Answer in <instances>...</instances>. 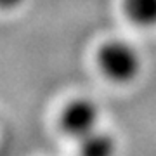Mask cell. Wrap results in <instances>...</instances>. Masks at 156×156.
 Segmentation results:
<instances>
[{"label":"cell","mask_w":156,"mask_h":156,"mask_svg":"<svg viewBox=\"0 0 156 156\" xmlns=\"http://www.w3.org/2000/svg\"><path fill=\"white\" fill-rule=\"evenodd\" d=\"M95 66L108 82L123 87L140 78L144 59L134 44L123 38H109L95 52Z\"/></svg>","instance_id":"6da1fadb"},{"label":"cell","mask_w":156,"mask_h":156,"mask_svg":"<svg viewBox=\"0 0 156 156\" xmlns=\"http://www.w3.org/2000/svg\"><path fill=\"white\" fill-rule=\"evenodd\" d=\"M59 128L73 140L92 134L101 125V108L94 99L78 95L69 99L59 111Z\"/></svg>","instance_id":"7a4b0ae2"},{"label":"cell","mask_w":156,"mask_h":156,"mask_svg":"<svg viewBox=\"0 0 156 156\" xmlns=\"http://www.w3.org/2000/svg\"><path fill=\"white\" fill-rule=\"evenodd\" d=\"M78 156H118V140L116 137L102 128H97L92 134L76 140Z\"/></svg>","instance_id":"3957f363"},{"label":"cell","mask_w":156,"mask_h":156,"mask_svg":"<svg viewBox=\"0 0 156 156\" xmlns=\"http://www.w3.org/2000/svg\"><path fill=\"white\" fill-rule=\"evenodd\" d=\"M123 16L140 30L156 28V0H123Z\"/></svg>","instance_id":"277c9868"},{"label":"cell","mask_w":156,"mask_h":156,"mask_svg":"<svg viewBox=\"0 0 156 156\" xmlns=\"http://www.w3.org/2000/svg\"><path fill=\"white\" fill-rule=\"evenodd\" d=\"M23 4H24V0H0V9L2 11H14Z\"/></svg>","instance_id":"5b68a950"}]
</instances>
